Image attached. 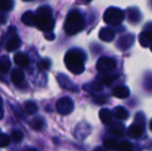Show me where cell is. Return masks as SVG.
I'll use <instances>...</instances> for the list:
<instances>
[{
	"label": "cell",
	"mask_w": 152,
	"mask_h": 151,
	"mask_svg": "<svg viewBox=\"0 0 152 151\" xmlns=\"http://www.w3.org/2000/svg\"><path fill=\"white\" fill-rule=\"evenodd\" d=\"M64 63L70 73L80 75L85 69V55L79 50H70L64 56Z\"/></svg>",
	"instance_id": "6da1fadb"
},
{
	"label": "cell",
	"mask_w": 152,
	"mask_h": 151,
	"mask_svg": "<svg viewBox=\"0 0 152 151\" xmlns=\"http://www.w3.org/2000/svg\"><path fill=\"white\" fill-rule=\"evenodd\" d=\"M85 22L82 14L79 10L72 9L68 12L64 23V31L68 35H75L84 29Z\"/></svg>",
	"instance_id": "7a4b0ae2"
},
{
	"label": "cell",
	"mask_w": 152,
	"mask_h": 151,
	"mask_svg": "<svg viewBox=\"0 0 152 151\" xmlns=\"http://www.w3.org/2000/svg\"><path fill=\"white\" fill-rule=\"evenodd\" d=\"M35 26L45 32L52 31L55 26V21L52 18V10L49 6H42L35 12Z\"/></svg>",
	"instance_id": "3957f363"
},
{
	"label": "cell",
	"mask_w": 152,
	"mask_h": 151,
	"mask_svg": "<svg viewBox=\"0 0 152 151\" xmlns=\"http://www.w3.org/2000/svg\"><path fill=\"white\" fill-rule=\"evenodd\" d=\"M124 20V12L118 7H109L104 14V21L109 26H118Z\"/></svg>",
	"instance_id": "277c9868"
},
{
	"label": "cell",
	"mask_w": 152,
	"mask_h": 151,
	"mask_svg": "<svg viewBox=\"0 0 152 151\" xmlns=\"http://www.w3.org/2000/svg\"><path fill=\"white\" fill-rule=\"evenodd\" d=\"M117 65V62L115 59L110 57H102L98 59L96 63V69L99 73H109V71L115 69Z\"/></svg>",
	"instance_id": "5b68a950"
},
{
	"label": "cell",
	"mask_w": 152,
	"mask_h": 151,
	"mask_svg": "<svg viewBox=\"0 0 152 151\" xmlns=\"http://www.w3.org/2000/svg\"><path fill=\"white\" fill-rule=\"evenodd\" d=\"M56 110L60 115H68L74 110V101L69 97H62L56 103Z\"/></svg>",
	"instance_id": "8992f818"
},
{
	"label": "cell",
	"mask_w": 152,
	"mask_h": 151,
	"mask_svg": "<svg viewBox=\"0 0 152 151\" xmlns=\"http://www.w3.org/2000/svg\"><path fill=\"white\" fill-rule=\"evenodd\" d=\"M144 131V127L141 123H134L127 129V136L130 139H140Z\"/></svg>",
	"instance_id": "52a82bcc"
},
{
	"label": "cell",
	"mask_w": 152,
	"mask_h": 151,
	"mask_svg": "<svg viewBox=\"0 0 152 151\" xmlns=\"http://www.w3.org/2000/svg\"><path fill=\"white\" fill-rule=\"evenodd\" d=\"M57 80H58L59 84H60V86L63 89H66V90H69V91L78 90V87H77L66 76L60 74V75H58V77H57Z\"/></svg>",
	"instance_id": "ba28073f"
},
{
	"label": "cell",
	"mask_w": 152,
	"mask_h": 151,
	"mask_svg": "<svg viewBox=\"0 0 152 151\" xmlns=\"http://www.w3.org/2000/svg\"><path fill=\"white\" fill-rule=\"evenodd\" d=\"M134 42V36L132 34H126L124 36H121L119 38L118 42H117V47L120 50H127L128 48L132 46Z\"/></svg>",
	"instance_id": "9c48e42d"
},
{
	"label": "cell",
	"mask_w": 152,
	"mask_h": 151,
	"mask_svg": "<svg viewBox=\"0 0 152 151\" xmlns=\"http://www.w3.org/2000/svg\"><path fill=\"white\" fill-rule=\"evenodd\" d=\"M98 36H99V38L102 42H112L115 38V32L111 28H109V27H104V28L100 29Z\"/></svg>",
	"instance_id": "30bf717a"
},
{
	"label": "cell",
	"mask_w": 152,
	"mask_h": 151,
	"mask_svg": "<svg viewBox=\"0 0 152 151\" xmlns=\"http://www.w3.org/2000/svg\"><path fill=\"white\" fill-rule=\"evenodd\" d=\"M113 95L117 98H121V99H124V98H127L129 96V89L127 88L126 86H117L116 88L113 89Z\"/></svg>",
	"instance_id": "8fae6325"
},
{
	"label": "cell",
	"mask_w": 152,
	"mask_h": 151,
	"mask_svg": "<svg viewBox=\"0 0 152 151\" xmlns=\"http://www.w3.org/2000/svg\"><path fill=\"white\" fill-rule=\"evenodd\" d=\"M139 42L144 48L150 47L152 44V31H143L139 36Z\"/></svg>",
	"instance_id": "7c38bea8"
},
{
	"label": "cell",
	"mask_w": 152,
	"mask_h": 151,
	"mask_svg": "<svg viewBox=\"0 0 152 151\" xmlns=\"http://www.w3.org/2000/svg\"><path fill=\"white\" fill-rule=\"evenodd\" d=\"M14 61L18 66H21V67H26L27 65L29 64L28 57L25 54H23V53H17L14 56Z\"/></svg>",
	"instance_id": "4fadbf2b"
},
{
	"label": "cell",
	"mask_w": 152,
	"mask_h": 151,
	"mask_svg": "<svg viewBox=\"0 0 152 151\" xmlns=\"http://www.w3.org/2000/svg\"><path fill=\"white\" fill-rule=\"evenodd\" d=\"M22 23L27 26H35V15L32 12H26L22 16Z\"/></svg>",
	"instance_id": "5bb4252c"
},
{
	"label": "cell",
	"mask_w": 152,
	"mask_h": 151,
	"mask_svg": "<svg viewBox=\"0 0 152 151\" xmlns=\"http://www.w3.org/2000/svg\"><path fill=\"white\" fill-rule=\"evenodd\" d=\"M20 46H21V39L17 36V35H15V36H12L10 38L7 42V44H6V50H7L8 52H12V51L20 48Z\"/></svg>",
	"instance_id": "9a60e30c"
},
{
	"label": "cell",
	"mask_w": 152,
	"mask_h": 151,
	"mask_svg": "<svg viewBox=\"0 0 152 151\" xmlns=\"http://www.w3.org/2000/svg\"><path fill=\"white\" fill-rule=\"evenodd\" d=\"M10 80L15 83V84L19 85L24 81V74L21 69H15L12 71V74H10Z\"/></svg>",
	"instance_id": "2e32d148"
},
{
	"label": "cell",
	"mask_w": 152,
	"mask_h": 151,
	"mask_svg": "<svg viewBox=\"0 0 152 151\" xmlns=\"http://www.w3.org/2000/svg\"><path fill=\"white\" fill-rule=\"evenodd\" d=\"M112 116H114L117 120H125L128 117V113L123 107H116L113 111Z\"/></svg>",
	"instance_id": "e0dca14e"
},
{
	"label": "cell",
	"mask_w": 152,
	"mask_h": 151,
	"mask_svg": "<svg viewBox=\"0 0 152 151\" xmlns=\"http://www.w3.org/2000/svg\"><path fill=\"white\" fill-rule=\"evenodd\" d=\"M112 117V113L108 109H102L99 111V119L104 124H110Z\"/></svg>",
	"instance_id": "ac0fdd59"
},
{
	"label": "cell",
	"mask_w": 152,
	"mask_h": 151,
	"mask_svg": "<svg viewBox=\"0 0 152 151\" xmlns=\"http://www.w3.org/2000/svg\"><path fill=\"white\" fill-rule=\"evenodd\" d=\"M110 133L113 135L117 136V137H122L124 133V125L122 123H114L113 125H111L110 127Z\"/></svg>",
	"instance_id": "d6986e66"
},
{
	"label": "cell",
	"mask_w": 152,
	"mask_h": 151,
	"mask_svg": "<svg viewBox=\"0 0 152 151\" xmlns=\"http://www.w3.org/2000/svg\"><path fill=\"white\" fill-rule=\"evenodd\" d=\"M10 60L7 56L0 57V73L4 74L10 69Z\"/></svg>",
	"instance_id": "ffe728a7"
},
{
	"label": "cell",
	"mask_w": 152,
	"mask_h": 151,
	"mask_svg": "<svg viewBox=\"0 0 152 151\" xmlns=\"http://www.w3.org/2000/svg\"><path fill=\"white\" fill-rule=\"evenodd\" d=\"M128 20L132 21V23H137L141 20V14L136 8H130L128 10Z\"/></svg>",
	"instance_id": "44dd1931"
},
{
	"label": "cell",
	"mask_w": 152,
	"mask_h": 151,
	"mask_svg": "<svg viewBox=\"0 0 152 151\" xmlns=\"http://www.w3.org/2000/svg\"><path fill=\"white\" fill-rule=\"evenodd\" d=\"M117 78H118V76H102V78L99 79V84L109 86V85L112 84V82H114Z\"/></svg>",
	"instance_id": "7402d4cb"
},
{
	"label": "cell",
	"mask_w": 152,
	"mask_h": 151,
	"mask_svg": "<svg viewBox=\"0 0 152 151\" xmlns=\"http://www.w3.org/2000/svg\"><path fill=\"white\" fill-rule=\"evenodd\" d=\"M83 133L82 135V138L84 139L86 136H88L89 135V133H90V127L88 126L87 124H85V125H79L78 127H77V129H76V136L78 135V133Z\"/></svg>",
	"instance_id": "603a6c76"
},
{
	"label": "cell",
	"mask_w": 152,
	"mask_h": 151,
	"mask_svg": "<svg viewBox=\"0 0 152 151\" xmlns=\"http://www.w3.org/2000/svg\"><path fill=\"white\" fill-rule=\"evenodd\" d=\"M25 111L27 114L32 115L37 111V106L33 101H27V103H25Z\"/></svg>",
	"instance_id": "cb8c5ba5"
},
{
	"label": "cell",
	"mask_w": 152,
	"mask_h": 151,
	"mask_svg": "<svg viewBox=\"0 0 152 151\" xmlns=\"http://www.w3.org/2000/svg\"><path fill=\"white\" fill-rule=\"evenodd\" d=\"M14 5L12 0H0V10L1 12H6L10 9Z\"/></svg>",
	"instance_id": "d4e9b609"
},
{
	"label": "cell",
	"mask_w": 152,
	"mask_h": 151,
	"mask_svg": "<svg viewBox=\"0 0 152 151\" xmlns=\"http://www.w3.org/2000/svg\"><path fill=\"white\" fill-rule=\"evenodd\" d=\"M132 144L127 141H123L120 144H117V151H132Z\"/></svg>",
	"instance_id": "484cf974"
},
{
	"label": "cell",
	"mask_w": 152,
	"mask_h": 151,
	"mask_svg": "<svg viewBox=\"0 0 152 151\" xmlns=\"http://www.w3.org/2000/svg\"><path fill=\"white\" fill-rule=\"evenodd\" d=\"M104 149H108V150L116 149L117 142L113 139H107L104 141Z\"/></svg>",
	"instance_id": "4316f807"
},
{
	"label": "cell",
	"mask_w": 152,
	"mask_h": 151,
	"mask_svg": "<svg viewBox=\"0 0 152 151\" xmlns=\"http://www.w3.org/2000/svg\"><path fill=\"white\" fill-rule=\"evenodd\" d=\"M12 142H15V143H20L21 141L23 140V133L21 131H12Z\"/></svg>",
	"instance_id": "83f0119b"
},
{
	"label": "cell",
	"mask_w": 152,
	"mask_h": 151,
	"mask_svg": "<svg viewBox=\"0 0 152 151\" xmlns=\"http://www.w3.org/2000/svg\"><path fill=\"white\" fill-rule=\"evenodd\" d=\"M44 124H45V121L42 118H39V117L33 119V121H32V127L34 129H36V131H40L44 127Z\"/></svg>",
	"instance_id": "f1b7e54d"
},
{
	"label": "cell",
	"mask_w": 152,
	"mask_h": 151,
	"mask_svg": "<svg viewBox=\"0 0 152 151\" xmlns=\"http://www.w3.org/2000/svg\"><path fill=\"white\" fill-rule=\"evenodd\" d=\"M10 137L4 133H0V148H4L10 145Z\"/></svg>",
	"instance_id": "f546056e"
},
{
	"label": "cell",
	"mask_w": 152,
	"mask_h": 151,
	"mask_svg": "<svg viewBox=\"0 0 152 151\" xmlns=\"http://www.w3.org/2000/svg\"><path fill=\"white\" fill-rule=\"evenodd\" d=\"M50 65H51V62L48 59H42L39 63V67L42 69H50Z\"/></svg>",
	"instance_id": "4dcf8cb0"
},
{
	"label": "cell",
	"mask_w": 152,
	"mask_h": 151,
	"mask_svg": "<svg viewBox=\"0 0 152 151\" xmlns=\"http://www.w3.org/2000/svg\"><path fill=\"white\" fill-rule=\"evenodd\" d=\"M45 37H46V39H48V40H53L55 38V35L52 31H49V32H46Z\"/></svg>",
	"instance_id": "1f68e13d"
},
{
	"label": "cell",
	"mask_w": 152,
	"mask_h": 151,
	"mask_svg": "<svg viewBox=\"0 0 152 151\" xmlns=\"http://www.w3.org/2000/svg\"><path fill=\"white\" fill-rule=\"evenodd\" d=\"M95 101L97 104H104V103H107L108 101V98L106 96H102V97H96L95 98Z\"/></svg>",
	"instance_id": "d6a6232c"
},
{
	"label": "cell",
	"mask_w": 152,
	"mask_h": 151,
	"mask_svg": "<svg viewBox=\"0 0 152 151\" xmlns=\"http://www.w3.org/2000/svg\"><path fill=\"white\" fill-rule=\"evenodd\" d=\"M3 118V103H2V99L0 97V119Z\"/></svg>",
	"instance_id": "836d02e7"
},
{
	"label": "cell",
	"mask_w": 152,
	"mask_h": 151,
	"mask_svg": "<svg viewBox=\"0 0 152 151\" xmlns=\"http://www.w3.org/2000/svg\"><path fill=\"white\" fill-rule=\"evenodd\" d=\"M6 22V19H5V16L0 14V24H4Z\"/></svg>",
	"instance_id": "e575fe53"
},
{
	"label": "cell",
	"mask_w": 152,
	"mask_h": 151,
	"mask_svg": "<svg viewBox=\"0 0 152 151\" xmlns=\"http://www.w3.org/2000/svg\"><path fill=\"white\" fill-rule=\"evenodd\" d=\"M93 151H106V150H104V148H102V147H96Z\"/></svg>",
	"instance_id": "d590c367"
},
{
	"label": "cell",
	"mask_w": 152,
	"mask_h": 151,
	"mask_svg": "<svg viewBox=\"0 0 152 151\" xmlns=\"http://www.w3.org/2000/svg\"><path fill=\"white\" fill-rule=\"evenodd\" d=\"M150 129H151V131H152V120L150 121Z\"/></svg>",
	"instance_id": "8d00e7d4"
},
{
	"label": "cell",
	"mask_w": 152,
	"mask_h": 151,
	"mask_svg": "<svg viewBox=\"0 0 152 151\" xmlns=\"http://www.w3.org/2000/svg\"><path fill=\"white\" fill-rule=\"evenodd\" d=\"M83 1H85V2H90L91 0H83Z\"/></svg>",
	"instance_id": "74e56055"
},
{
	"label": "cell",
	"mask_w": 152,
	"mask_h": 151,
	"mask_svg": "<svg viewBox=\"0 0 152 151\" xmlns=\"http://www.w3.org/2000/svg\"><path fill=\"white\" fill-rule=\"evenodd\" d=\"M150 49H151V51H152V44H151V46H150Z\"/></svg>",
	"instance_id": "f35d334b"
},
{
	"label": "cell",
	"mask_w": 152,
	"mask_h": 151,
	"mask_svg": "<svg viewBox=\"0 0 152 151\" xmlns=\"http://www.w3.org/2000/svg\"><path fill=\"white\" fill-rule=\"evenodd\" d=\"M24 1H30V0H24Z\"/></svg>",
	"instance_id": "ab89813d"
},
{
	"label": "cell",
	"mask_w": 152,
	"mask_h": 151,
	"mask_svg": "<svg viewBox=\"0 0 152 151\" xmlns=\"http://www.w3.org/2000/svg\"><path fill=\"white\" fill-rule=\"evenodd\" d=\"M30 151H36V150H30Z\"/></svg>",
	"instance_id": "60d3db41"
}]
</instances>
